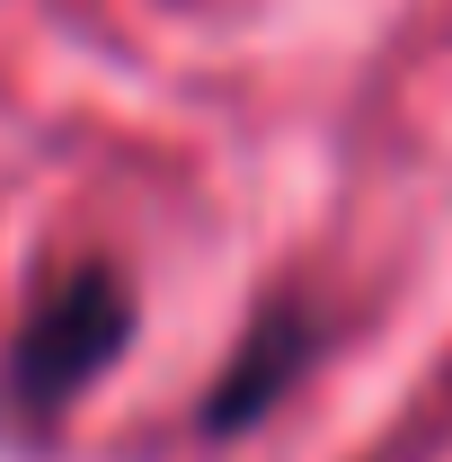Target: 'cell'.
<instances>
[{"label":"cell","instance_id":"obj_2","mask_svg":"<svg viewBox=\"0 0 452 462\" xmlns=\"http://www.w3.org/2000/svg\"><path fill=\"white\" fill-rule=\"evenodd\" d=\"M284 374H293V329H284V320H267V329H258V346H249V365H240V383H222V392H213V427L258 418V409L276 401Z\"/></svg>","mask_w":452,"mask_h":462},{"label":"cell","instance_id":"obj_1","mask_svg":"<svg viewBox=\"0 0 452 462\" xmlns=\"http://www.w3.org/2000/svg\"><path fill=\"white\" fill-rule=\"evenodd\" d=\"M133 329V293L115 285L107 267H80V276H62L36 311H27V329L9 346V401L27 409V418H45L62 409L71 392H89L98 374L115 365V346Z\"/></svg>","mask_w":452,"mask_h":462}]
</instances>
